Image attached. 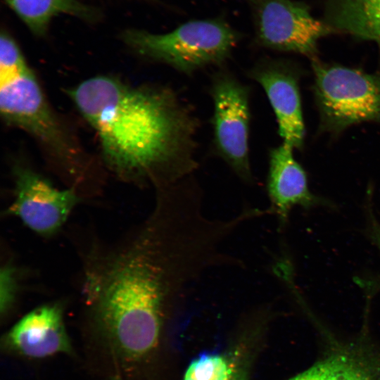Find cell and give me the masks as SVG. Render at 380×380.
<instances>
[{"mask_svg": "<svg viewBox=\"0 0 380 380\" xmlns=\"http://www.w3.org/2000/svg\"><path fill=\"white\" fill-rule=\"evenodd\" d=\"M0 113L8 126L26 132L49 161L78 179L90 167L89 154L52 107L15 39L0 35Z\"/></svg>", "mask_w": 380, "mask_h": 380, "instance_id": "3957f363", "label": "cell"}, {"mask_svg": "<svg viewBox=\"0 0 380 380\" xmlns=\"http://www.w3.org/2000/svg\"><path fill=\"white\" fill-rule=\"evenodd\" d=\"M14 269L6 265L1 272L0 310L1 315H6L11 309L17 293V280Z\"/></svg>", "mask_w": 380, "mask_h": 380, "instance_id": "2e32d148", "label": "cell"}, {"mask_svg": "<svg viewBox=\"0 0 380 380\" xmlns=\"http://www.w3.org/2000/svg\"><path fill=\"white\" fill-rule=\"evenodd\" d=\"M322 132L338 134L363 122L380 123V75L312 61Z\"/></svg>", "mask_w": 380, "mask_h": 380, "instance_id": "5b68a950", "label": "cell"}, {"mask_svg": "<svg viewBox=\"0 0 380 380\" xmlns=\"http://www.w3.org/2000/svg\"><path fill=\"white\" fill-rule=\"evenodd\" d=\"M7 6L37 37H44L52 20L68 15L89 23L96 21L95 8L80 0H4Z\"/></svg>", "mask_w": 380, "mask_h": 380, "instance_id": "4fadbf2b", "label": "cell"}, {"mask_svg": "<svg viewBox=\"0 0 380 380\" xmlns=\"http://www.w3.org/2000/svg\"><path fill=\"white\" fill-rule=\"evenodd\" d=\"M68 94L116 174L150 182L158 190L193 176L198 167V120L170 87L96 75Z\"/></svg>", "mask_w": 380, "mask_h": 380, "instance_id": "7a4b0ae2", "label": "cell"}, {"mask_svg": "<svg viewBox=\"0 0 380 380\" xmlns=\"http://www.w3.org/2000/svg\"><path fill=\"white\" fill-rule=\"evenodd\" d=\"M236 375L225 357L214 353H203L191 361L183 380H233Z\"/></svg>", "mask_w": 380, "mask_h": 380, "instance_id": "9a60e30c", "label": "cell"}, {"mask_svg": "<svg viewBox=\"0 0 380 380\" xmlns=\"http://www.w3.org/2000/svg\"><path fill=\"white\" fill-rule=\"evenodd\" d=\"M13 177L14 199L8 213L39 235L55 234L78 201L75 189H59L27 166L15 165Z\"/></svg>", "mask_w": 380, "mask_h": 380, "instance_id": "ba28073f", "label": "cell"}, {"mask_svg": "<svg viewBox=\"0 0 380 380\" xmlns=\"http://www.w3.org/2000/svg\"><path fill=\"white\" fill-rule=\"evenodd\" d=\"M233 380H245V379L241 375H236Z\"/></svg>", "mask_w": 380, "mask_h": 380, "instance_id": "ac0fdd59", "label": "cell"}, {"mask_svg": "<svg viewBox=\"0 0 380 380\" xmlns=\"http://www.w3.org/2000/svg\"><path fill=\"white\" fill-rule=\"evenodd\" d=\"M369 235L380 251V222L376 220L371 209L369 210Z\"/></svg>", "mask_w": 380, "mask_h": 380, "instance_id": "e0dca14e", "label": "cell"}, {"mask_svg": "<svg viewBox=\"0 0 380 380\" xmlns=\"http://www.w3.org/2000/svg\"><path fill=\"white\" fill-rule=\"evenodd\" d=\"M248 77L258 82L275 114L282 142L301 148L305 138L298 67L286 60L263 58L248 71Z\"/></svg>", "mask_w": 380, "mask_h": 380, "instance_id": "9c48e42d", "label": "cell"}, {"mask_svg": "<svg viewBox=\"0 0 380 380\" xmlns=\"http://www.w3.org/2000/svg\"><path fill=\"white\" fill-rule=\"evenodd\" d=\"M1 344L8 352L32 359L74 354L62 308L57 304L28 312L4 335Z\"/></svg>", "mask_w": 380, "mask_h": 380, "instance_id": "30bf717a", "label": "cell"}, {"mask_svg": "<svg viewBox=\"0 0 380 380\" xmlns=\"http://www.w3.org/2000/svg\"><path fill=\"white\" fill-rule=\"evenodd\" d=\"M251 10L254 42L260 47L317 59V43L333 32L305 4L293 0H246Z\"/></svg>", "mask_w": 380, "mask_h": 380, "instance_id": "52a82bcc", "label": "cell"}, {"mask_svg": "<svg viewBox=\"0 0 380 380\" xmlns=\"http://www.w3.org/2000/svg\"><path fill=\"white\" fill-rule=\"evenodd\" d=\"M218 264L213 243L196 224L148 221L105 272L96 295V324L115 360L129 367L151 353L167 303Z\"/></svg>", "mask_w": 380, "mask_h": 380, "instance_id": "6da1fadb", "label": "cell"}, {"mask_svg": "<svg viewBox=\"0 0 380 380\" xmlns=\"http://www.w3.org/2000/svg\"><path fill=\"white\" fill-rule=\"evenodd\" d=\"M324 22L334 31L380 44V0H328Z\"/></svg>", "mask_w": 380, "mask_h": 380, "instance_id": "7c38bea8", "label": "cell"}, {"mask_svg": "<svg viewBox=\"0 0 380 380\" xmlns=\"http://www.w3.org/2000/svg\"><path fill=\"white\" fill-rule=\"evenodd\" d=\"M316 380H380L376 364L354 350L331 353L318 362Z\"/></svg>", "mask_w": 380, "mask_h": 380, "instance_id": "5bb4252c", "label": "cell"}, {"mask_svg": "<svg viewBox=\"0 0 380 380\" xmlns=\"http://www.w3.org/2000/svg\"><path fill=\"white\" fill-rule=\"evenodd\" d=\"M241 37L220 18L189 20L163 34L138 29L121 34L122 42L139 57L188 75L224 65Z\"/></svg>", "mask_w": 380, "mask_h": 380, "instance_id": "277c9868", "label": "cell"}, {"mask_svg": "<svg viewBox=\"0 0 380 380\" xmlns=\"http://www.w3.org/2000/svg\"><path fill=\"white\" fill-rule=\"evenodd\" d=\"M209 93L213 102L215 153L244 183H255L249 156L250 88L224 68L215 72Z\"/></svg>", "mask_w": 380, "mask_h": 380, "instance_id": "8992f818", "label": "cell"}, {"mask_svg": "<svg viewBox=\"0 0 380 380\" xmlns=\"http://www.w3.org/2000/svg\"><path fill=\"white\" fill-rule=\"evenodd\" d=\"M109 380H122V379L119 376H113Z\"/></svg>", "mask_w": 380, "mask_h": 380, "instance_id": "d6986e66", "label": "cell"}, {"mask_svg": "<svg viewBox=\"0 0 380 380\" xmlns=\"http://www.w3.org/2000/svg\"><path fill=\"white\" fill-rule=\"evenodd\" d=\"M294 148L285 143L269 153L267 192L272 215H276L280 228L286 225L295 206L310 208L326 201L309 189L307 175L293 156Z\"/></svg>", "mask_w": 380, "mask_h": 380, "instance_id": "8fae6325", "label": "cell"}]
</instances>
